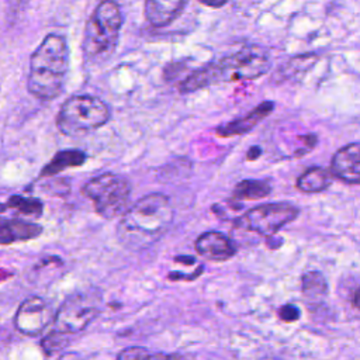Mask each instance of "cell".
<instances>
[{
  "label": "cell",
  "instance_id": "cell-1",
  "mask_svg": "<svg viewBox=\"0 0 360 360\" xmlns=\"http://www.w3.org/2000/svg\"><path fill=\"white\" fill-rule=\"evenodd\" d=\"M173 218L174 211L166 194H146L121 215L117 226L118 239L132 250L149 248L166 233Z\"/></svg>",
  "mask_w": 360,
  "mask_h": 360
},
{
  "label": "cell",
  "instance_id": "cell-2",
  "mask_svg": "<svg viewBox=\"0 0 360 360\" xmlns=\"http://www.w3.org/2000/svg\"><path fill=\"white\" fill-rule=\"evenodd\" d=\"M269 69L267 52L257 45H248L218 62H211L194 70L183 80L180 89L183 93H190L221 82L253 80L266 75Z\"/></svg>",
  "mask_w": 360,
  "mask_h": 360
},
{
  "label": "cell",
  "instance_id": "cell-3",
  "mask_svg": "<svg viewBox=\"0 0 360 360\" xmlns=\"http://www.w3.org/2000/svg\"><path fill=\"white\" fill-rule=\"evenodd\" d=\"M69 68L66 38L48 34L30 58L28 91L39 100H52L62 91Z\"/></svg>",
  "mask_w": 360,
  "mask_h": 360
},
{
  "label": "cell",
  "instance_id": "cell-4",
  "mask_svg": "<svg viewBox=\"0 0 360 360\" xmlns=\"http://www.w3.org/2000/svg\"><path fill=\"white\" fill-rule=\"evenodd\" d=\"M121 27L122 14L120 6L114 0H101L84 28V58L91 63L107 60L117 48Z\"/></svg>",
  "mask_w": 360,
  "mask_h": 360
},
{
  "label": "cell",
  "instance_id": "cell-5",
  "mask_svg": "<svg viewBox=\"0 0 360 360\" xmlns=\"http://www.w3.org/2000/svg\"><path fill=\"white\" fill-rule=\"evenodd\" d=\"M110 117V107L101 98L77 94L62 104L56 117V127L66 136H83L105 125Z\"/></svg>",
  "mask_w": 360,
  "mask_h": 360
},
{
  "label": "cell",
  "instance_id": "cell-6",
  "mask_svg": "<svg viewBox=\"0 0 360 360\" xmlns=\"http://www.w3.org/2000/svg\"><path fill=\"white\" fill-rule=\"evenodd\" d=\"M82 193L93 201L94 210L100 217L112 219L121 217L128 208L131 183L121 174L103 173L86 181Z\"/></svg>",
  "mask_w": 360,
  "mask_h": 360
},
{
  "label": "cell",
  "instance_id": "cell-7",
  "mask_svg": "<svg viewBox=\"0 0 360 360\" xmlns=\"http://www.w3.org/2000/svg\"><path fill=\"white\" fill-rule=\"evenodd\" d=\"M100 308L101 294L98 290L89 288L77 291L69 295L55 312V329L65 335L79 333L93 322Z\"/></svg>",
  "mask_w": 360,
  "mask_h": 360
},
{
  "label": "cell",
  "instance_id": "cell-8",
  "mask_svg": "<svg viewBox=\"0 0 360 360\" xmlns=\"http://www.w3.org/2000/svg\"><path fill=\"white\" fill-rule=\"evenodd\" d=\"M298 214V207L291 202H266L245 211L235 222L238 228L269 238L294 221Z\"/></svg>",
  "mask_w": 360,
  "mask_h": 360
},
{
  "label": "cell",
  "instance_id": "cell-9",
  "mask_svg": "<svg viewBox=\"0 0 360 360\" xmlns=\"http://www.w3.org/2000/svg\"><path fill=\"white\" fill-rule=\"evenodd\" d=\"M55 312L52 309V305L42 297H30L25 298L14 318L15 329L27 336H37L39 335L52 321H53Z\"/></svg>",
  "mask_w": 360,
  "mask_h": 360
},
{
  "label": "cell",
  "instance_id": "cell-10",
  "mask_svg": "<svg viewBox=\"0 0 360 360\" xmlns=\"http://www.w3.org/2000/svg\"><path fill=\"white\" fill-rule=\"evenodd\" d=\"M332 174L346 184L360 183V143L352 142L336 150L330 162Z\"/></svg>",
  "mask_w": 360,
  "mask_h": 360
},
{
  "label": "cell",
  "instance_id": "cell-11",
  "mask_svg": "<svg viewBox=\"0 0 360 360\" xmlns=\"http://www.w3.org/2000/svg\"><path fill=\"white\" fill-rule=\"evenodd\" d=\"M194 248L197 253L212 262H225L235 256V246L231 239L218 231H207L201 233Z\"/></svg>",
  "mask_w": 360,
  "mask_h": 360
},
{
  "label": "cell",
  "instance_id": "cell-12",
  "mask_svg": "<svg viewBox=\"0 0 360 360\" xmlns=\"http://www.w3.org/2000/svg\"><path fill=\"white\" fill-rule=\"evenodd\" d=\"M42 226L32 221L0 217V245H11L38 238Z\"/></svg>",
  "mask_w": 360,
  "mask_h": 360
},
{
  "label": "cell",
  "instance_id": "cell-13",
  "mask_svg": "<svg viewBox=\"0 0 360 360\" xmlns=\"http://www.w3.org/2000/svg\"><path fill=\"white\" fill-rule=\"evenodd\" d=\"M273 108H274L273 101H263L262 104H259L253 110H250L246 115L236 118V120L217 128V135L222 136V138L243 135V134L252 131L262 120H264L273 111Z\"/></svg>",
  "mask_w": 360,
  "mask_h": 360
},
{
  "label": "cell",
  "instance_id": "cell-14",
  "mask_svg": "<svg viewBox=\"0 0 360 360\" xmlns=\"http://www.w3.org/2000/svg\"><path fill=\"white\" fill-rule=\"evenodd\" d=\"M188 0H145V17L153 27H166L183 11Z\"/></svg>",
  "mask_w": 360,
  "mask_h": 360
},
{
  "label": "cell",
  "instance_id": "cell-15",
  "mask_svg": "<svg viewBox=\"0 0 360 360\" xmlns=\"http://www.w3.org/2000/svg\"><path fill=\"white\" fill-rule=\"evenodd\" d=\"M87 156L84 152L79 150V149H66V150H60L58 152L51 160L49 163L41 170V176L46 177V176H55L69 167H77L82 166L86 162Z\"/></svg>",
  "mask_w": 360,
  "mask_h": 360
},
{
  "label": "cell",
  "instance_id": "cell-16",
  "mask_svg": "<svg viewBox=\"0 0 360 360\" xmlns=\"http://www.w3.org/2000/svg\"><path fill=\"white\" fill-rule=\"evenodd\" d=\"M330 180V173L326 169L321 166H312L297 179V188L308 194L321 193L329 187Z\"/></svg>",
  "mask_w": 360,
  "mask_h": 360
},
{
  "label": "cell",
  "instance_id": "cell-17",
  "mask_svg": "<svg viewBox=\"0 0 360 360\" xmlns=\"http://www.w3.org/2000/svg\"><path fill=\"white\" fill-rule=\"evenodd\" d=\"M271 193V186L264 180H242L239 181L233 191L232 200L233 201H243V200H259L264 198Z\"/></svg>",
  "mask_w": 360,
  "mask_h": 360
},
{
  "label": "cell",
  "instance_id": "cell-18",
  "mask_svg": "<svg viewBox=\"0 0 360 360\" xmlns=\"http://www.w3.org/2000/svg\"><path fill=\"white\" fill-rule=\"evenodd\" d=\"M302 284V294L305 295L307 300H319L328 294V283L323 277L322 273L319 271H307L302 274L301 278Z\"/></svg>",
  "mask_w": 360,
  "mask_h": 360
},
{
  "label": "cell",
  "instance_id": "cell-19",
  "mask_svg": "<svg viewBox=\"0 0 360 360\" xmlns=\"http://www.w3.org/2000/svg\"><path fill=\"white\" fill-rule=\"evenodd\" d=\"M6 205L20 211L21 214H24L27 217H31V218H39L44 211L42 201L38 198H34V197L11 195Z\"/></svg>",
  "mask_w": 360,
  "mask_h": 360
},
{
  "label": "cell",
  "instance_id": "cell-20",
  "mask_svg": "<svg viewBox=\"0 0 360 360\" xmlns=\"http://www.w3.org/2000/svg\"><path fill=\"white\" fill-rule=\"evenodd\" d=\"M66 343H68L66 335L55 329L52 330V333H49L46 338L42 339V349L46 354L51 356L52 353L60 350Z\"/></svg>",
  "mask_w": 360,
  "mask_h": 360
},
{
  "label": "cell",
  "instance_id": "cell-21",
  "mask_svg": "<svg viewBox=\"0 0 360 360\" xmlns=\"http://www.w3.org/2000/svg\"><path fill=\"white\" fill-rule=\"evenodd\" d=\"M149 356V352L145 347H127L124 349L118 356L117 360H146Z\"/></svg>",
  "mask_w": 360,
  "mask_h": 360
},
{
  "label": "cell",
  "instance_id": "cell-22",
  "mask_svg": "<svg viewBox=\"0 0 360 360\" xmlns=\"http://www.w3.org/2000/svg\"><path fill=\"white\" fill-rule=\"evenodd\" d=\"M277 314H278V318L283 319L284 322H295L301 316V312H300L298 307H295L292 304H285V305L280 307Z\"/></svg>",
  "mask_w": 360,
  "mask_h": 360
},
{
  "label": "cell",
  "instance_id": "cell-23",
  "mask_svg": "<svg viewBox=\"0 0 360 360\" xmlns=\"http://www.w3.org/2000/svg\"><path fill=\"white\" fill-rule=\"evenodd\" d=\"M146 360H193L187 356H183V354H177V353H173V354H165V353H156V354H150L148 356Z\"/></svg>",
  "mask_w": 360,
  "mask_h": 360
},
{
  "label": "cell",
  "instance_id": "cell-24",
  "mask_svg": "<svg viewBox=\"0 0 360 360\" xmlns=\"http://www.w3.org/2000/svg\"><path fill=\"white\" fill-rule=\"evenodd\" d=\"M201 4L208 6V7H214V8H219L222 6H225V3L228 0H198Z\"/></svg>",
  "mask_w": 360,
  "mask_h": 360
},
{
  "label": "cell",
  "instance_id": "cell-25",
  "mask_svg": "<svg viewBox=\"0 0 360 360\" xmlns=\"http://www.w3.org/2000/svg\"><path fill=\"white\" fill-rule=\"evenodd\" d=\"M262 155V149L259 146H252L248 153H246V159L248 160H256L259 156Z\"/></svg>",
  "mask_w": 360,
  "mask_h": 360
},
{
  "label": "cell",
  "instance_id": "cell-26",
  "mask_svg": "<svg viewBox=\"0 0 360 360\" xmlns=\"http://www.w3.org/2000/svg\"><path fill=\"white\" fill-rule=\"evenodd\" d=\"M174 260H176V262H180V263H184L186 266H188V264H191V263H195V259L191 257V256H180V257H176Z\"/></svg>",
  "mask_w": 360,
  "mask_h": 360
}]
</instances>
